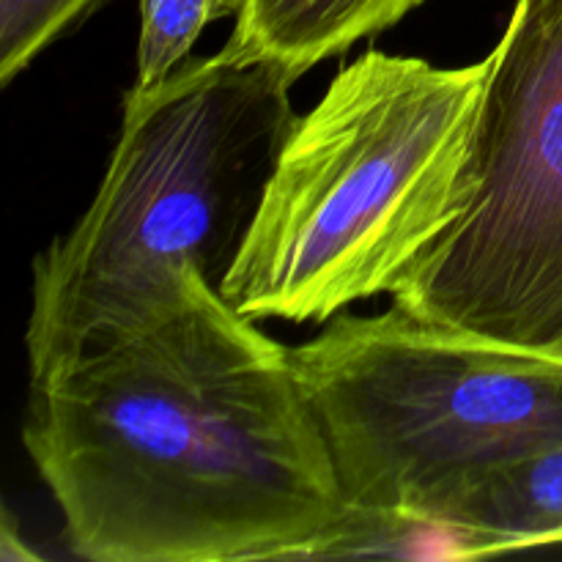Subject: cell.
<instances>
[{
    "label": "cell",
    "instance_id": "cell-1",
    "mask_svg": "<svg viewBox=\"0 0 562 562\" xmlns=\"http://www.w3.org/2000/svg\"><path fill=\"white\" fill-rule=\"evenodd\" d=\"M22 442L82 560H313L349 516L291 349L198 269L31 382Z\"/></svg>",
    "mask_w": 562,
    "mask_h": 562
},
{
    "label": "cell",
    "instance_id": "cell-2",
    "mask_svg": "<svg viewBox=\"0 0 562 562\" xmlns=\"http://www.w3.org/2000/svg\"><path fill=\"white\" fill-rule=\"evenodd\" d=\"M492 58L368 49L294 121L220 291L250 318L327 324L390 294L472 198Z\"/></svg>",
    "mask_w": 562,
    "mask_h": 562
},
{
    "label": "cell",
    "instance_id": "cell-3",
    "mask_svg": "<svg viewBox=\"0 0 562 562\" xmlns=\"http://www.w3.org/2000/svg\"><path fill=\"white\" fill-rule=\"evenodd\" d=\"M300 77L223 47L132 86L97 198L33 261L31 382L176 300L187 269L223 283L280 146Z\"/></svg>",
    "mask_w": 562,
    "mask_h": 562
},
{
    "label": "cell",
    "instance_id": "cell-4",
    "mask_svg": "<svg viewBox=\"0 0 562 562\" xmlns=\"http://www.w3.org/2000/svg\"><path fill=\"white\" fill-rule=\"evenodd\" d=\"M291 366L349 508L404 514L477 464L562 442V360L437 327L401 307L335 316Z\"/></svg>",
    "mask_w": 562,
    "mask_h": 562
},
{
    "label": "cell",
    "instance_id": "cell-5",
    "mask_svg": "<svg viewBox=\"0 0 562 562\" xmlns=\"http://www.w3.org/2000/svg\"><path fill=\"white\" fill-rule=\"evenodd\" d=\"M472 140V198L406 269L393 305L562 360V0H519Z\"/></svg>",
    "mask_w": 562,
    "mask_h": 562
},
{
    "label": "cell",
    "instance_id": "cell-6",
    "mask_svg": "<svg viewBox=\"0 0 562 562\" xmlns=\"http://www.w3.org/2000/svg\"><path fill=\"white\" fill-rule=\"evenodd\" d=\"M409 516L464 536L475 558L562 547V442L459 472L428 488Z\"/></svg>",
    "mask_w": 562,
    "mask_h": 562
},
{
    "label": "cell",
    "instance_id": "cell-7",
    "mask_svg": "<svg viewBox=\"0 0 562 562\" xmlns=\"http://www.w3.org/2000/svg\"><path fill=\"white\" fill-rule=\"evenodd\" d=\"M423 3L426 0H245L225 47L274 60L302 77L329 55L387 31Z\"/></svg>",
    "mask_w": 562,
    "mask_h": 562
},
{
    "label": "cell",
    "instance_id": "cell-8",
    "mask_svg": "<svg viewBox=\"0 0 562 562\" xmlns=\"http://www.w3.org/2000/svg\"><path fill=\"white\" fill-rule=\"evenodd\" d=\"M245 0H140L135 88H154L190 60L212 22L236 16Z\"/></svg>",
    "mask_w": 562,
    "mask_h": 562
},
{
    "label": "cell",
    "instance_id": "cell-9",
    "mask_svg": "<svg viewBox=\"0 0 562 562\" xmlns=\"http://www.w3.org/2000/svg\"><path fill=\"white\" fill-rule=\"evenodd\" d=\"M102 0H0V82L9 86Z\"/></svg>",
    "mask_w": 562,
    "mask_h": 562
},
{
    "label": "cell",
    "instance_id": "cell-10",
    "mask_svg": "<svg viewBox=\"0 0 562 562\" xmlns=\"http://www.w3.org/2000/svg\"><path fill=\"white\" fill-rule=\"evenodd\" d=\"M0 558L3 560H38L36 552L25 547V541L16 532V521L14 516L5 510L3 516V532H0Z\"/></svg>",
    "mask_w": 562,
    "mask_h": 562
}]
</instances>
